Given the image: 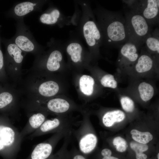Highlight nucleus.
Listing matches in <instances>:
<instances>
[{"instance_id":"aec40b11","label":"nucleus","mask_w":159,"mask_h":159,"mask_svg":"<svg viewBox=\"0 0 159 159\" xmlns=\"http://www.w3.org/2000/svg\"><path fill=\"white\" fill-rule=\"evenodd\" d=\"M144 44L145 49L148 51L159 54V38L158 29L153 31L146 38Z\"/></svg>"},{"instance_id":"473e14b6","label":"nucleus","mask_w":159,"mask_h":159,"mask_svg":"<svg viewBox=\"0 0 159 159\" xmlns=\"http://www.w3.org/2000/svg\"><path fill=\"white\" fill-rule=\"evenodd\" d=\"M3 86H2L1 84H0V91L2 89Z\"/></svg>"},{"instance_id":"2eb2a0df","label":"nucleus","mask_w":159,"mask_h":159,"mask_svg":"<svg viewBox=\"0 0 159 159\" xmlns=\"http://www.w3.org/2000/svg\"><path fill=\"white\" fill-rule=\"evenodd\" d=\"M140 48L138 45L132 42H126L120 48V53L121 61L134 63L138 58V51Z\"/></svg>"},{"instance_id":"7c9ffc66","label":"nucleus","mask_w":159,"mask_h":159,"mask_svg":"<svg viewBox=\"0 0 159 159\" xmlns=\"http://www.w3.org/2000/svg\"><path fill=\"white\" fill-rule=\"evenodd\" d=\"M72 159H86L84 156L80 154H77L74 155Z\"/></svg>"},{"instance_id":"a211bd4d","label":"nucleus","mask_w":159,"mask_h":159,"mask_svg":"<svg viewBox=\"0 0 159 159\" xmlns=\"http://www.w3.org/2000/svg\"><path fill=\"white\" fill-rule=\"evenodd\" d=\"M67 53L70 56L72 61L74 62H81L83 51L82 45L78 42L73 41L67 45Z\"/></svg>"},{"instance_id":"c756f323","label":"nucleus","mask_w":159,"mask_h":159,"mask_svg":"<svg viewBox=\"0 0 159 159\" xmlns=\"http://www.w3.org/2000/svg\"><path fill=\"white\" fill-rule=\"evenodd\" d=\"M63 147L62 146L60 150L54 156L52 157H51V159H59L60 156V155L63 150ZM48 159H49V158Z\"/></svg>"},{"instance_id":"a878e982","label":"nucleus","mask_w":159,"mask_h":159,"mask_svg":"<svg viewBox=\"0 0 159 159\" xmlns=\"http://www.w3.org/2000/svg\"><path fill=\"white\" fill-rule=\"evenodd\" d=\"M101 84L105 87L115 88L117 82L114 76L111 74H107L103 76L101 80Z\"/></svg>"},{"instance_id":"9b49d317","label":"nucleus","mask_w":159,"mask_h":159,"mask_svg":"<svg viewBox=\"0 0 159 159\" xmlns=\"http://www.w3.org/2000/svg\"><path fill=\"white\" fill-rule=\"evenodd\" d=\"M90 14L83 23L82 30L85 41L90 48L98 50L102 44V37L97 22Z\"/></svg>"},{"instance_id":"39448f33","label":"nucleus","mask_w":159,"mask_h":159,"mask_svg":"<svg viewBox=\"0 0 159 159\" xmlns=\"http://www.w3.org/2000/svg\"><path fill=\"white\" fill-rule=\"evenodd\" d=\"M22 140L20 132L10 122L0 124V152L7 151L10 159H16Z\"/></svg>"},{"instance_id":"1a4fd4ad","label":"nucleus","mask_w":159,"mask_h":159,"mask_svg":"<svg viewBox=\"0 0 159 159\" xmlns=\"http://www.w3.org/2000/svg\"><path fill=\"white\" fill-rule=\"evenodd\" d=\"M75 123L72 120L63 117L47 119L37 130L29 135L27 138L32 140L49 133L71 132L72 127Z\"/></svg>"},{"instance_id":"c85d7f7f","label":"nucleus","mask_w":159,"mask_h":159,"mask_svg":"<svg viewBox=\"0 0 159 159\" xmlns=\"http://www.w3.org/2000/svg\"><path fill=\"white\" fill-rule=\"evenodd\" d=\"M101 154L103 157L111 156L112 152L111 150L108 148H104L101 152Z\"/></svg>"},{"instance_id":"dca6fc26","label":"nucleus","mask_w":159,"mask_h":159,"mask_svg":"<svg viewBox=\"0 0 159 159\" xmlns=\"http://www.w3.org/2000/svg\"><path fill=\"white\" fill-rule=\"evenodd\" d=\"M49 8L39 16V21L43 24L50 25L58 24L61 17L60 11L53 6Z\"/></svg>"},{"instance_id":"4be33fe9","label":"nucleus","mask_w":159,"mask_h":159,"mask_svg":"<svg viewBox=\"0 0 159 159\" xmlns=\"http://www.w3.org/2000/svg\"><path fill=\"white\" fill-rule=\"evenodd\" d=\"M138 89L141 99L144 101H147L151 99L154 93L153 86L149 84L143 82L140 84Z\"/></svg>"},{"instance_id":"72a5a7b5","label":"nucleus","mask_w":159,"mask_h":159,"mask_svg":"<svg viewBox=\"0 0 159 159\" xmlns=\"http://www.w3.org/2000/svg\"><path fill=\"white\" fill-rule=\"evenodd\" d=\"M159 153H158V159H159Z\"/></svg>"},{"instance_id":"20e7f679","label":"nucleus","mask_w":159,"mask_h":159,"mask_svg":"<svg viewBox=\"0 0 159 159\" xmlns=\"http://www.w3.org/2000/svg\"><path fill=\"white\" fill-rule=\"evenodd\" d=\"M15 35L11 39L15 44L26 54L31 53L36 57L44 50L42 46L35 40L29 27L25 24L24 19L17 20Z\"/></svg>"},{"instance_id":"5701e85b","label":"nucleus","mask_w":159,"mask_h":159,"mask_svg":"<svg viewBox=\"0 0 159 159\" xmlns=\"http://www.w3.org/2000/svg\"><path fill=\"white\" fill-rule=\"evenodd\" d=\"M130 134L135 141L141 143L146 144L153 139L152 135L148 132H142L132 129L130 131Z\"/></svg>"},{"instance_id":"f3484780","label":"nucleus","mask_w":159,"mask_h":159,"mask_svg":"<svg viewBox=\"0 0 159 159\" xmlns=\"http://www.w3.org/2000/svg\"><path fill=\"white\" fill-rule=\"evenodd\" d=\"M125 117V114L122 111L120 110H115L105 113L102 117V121L105 126L110 127L115 122L123 121Z\"/></svg>"},{"instance_id":"f03ea898","label":"nucleus","mask_w":159,"mask_h":159,"mask_svg":"<svg viewBox=\"0 0 159 159\" xmlns=\"http://www.w3.org/2000/svg\"><path fill=\"white\" fill-rule=\"evenodd\" d=\"M5 47L4 55L5 70L9 79L13 85H18L22 80L23 72L22 67L26 53L22 51L11 39H1Z\"/></svg>"},{"instance_id":"bb28decb","label":"nucleus","mask_w":159,"mask_h":159,"mask_svg":"<svg viewBox=\"0 0 159 159\" xmlns=\"http://www.w3.org/2000/svg\"><path fill=\"white\" fill-rule=\"evenodd\" d=\"M120 103L123 109L128 112H132L134 109V104L133 101L129 97L123 96L120 99Z\"/></svg>"},{"instance_id":"7ed1b4c3","label":"nucleus","mask_w":159,"mask_h":159,"mask_svg":"<svg viewBox=\"0 0 159 159\" xmlns=\"http://www.w3.org/2000/svg\"><path fill=\"white\" fill-rule=\"evenodd\" d=\"M124 12L128 42H132L140 48L146 38L153 31L152 26L137 11L128 7Z\"/></svg>"},{"instance_id":"0eeeda50","label":"nucleus","mask_w":159,"mask_h":159,"mask_svg":"<svg viewBox=\"0 0 159 159\" xmlns=\"http://www.w3.org/2000/svg\"><path fill=\"white\" fill-rule=\"evenodd\" d=\"M84 117L79 127L76 129H72L71 133L77 139L80 151L87 154L96 148L97 138L93 131L89 119L87 117Z\"/></svg>"},{"instance_id":"f8f14e48","label":"nucleus","mask_w":159,"mask_h":159,"mask_svg":"<svg viewBox=\"0 0 159 159\" xmlns=\"http://www.w3.org/2000/svg\"><path fill=\"white\" fill-rule=\"evenodd\" d=\"M70 132L54 133L44 141L37 145L27 159H48L59 141Z\"/></svg>"},{"instance_id":"4468645a","label":"nucleus","mask_w":159,"mask_h":159,"mask_svg":"<svg viewBox=\"0 0 159 159\" xmlns=\"http://www.w3.org/2000/svg\"><path fill=\"white\" fill-rule=\"evenodd\" d=\"M28 120L26 124L20 132V135L23 139L37 130L47 119L48 112L42 110H36L26 112Z\"/></svg>"},{"instance_id":"2f4dec72","label":"nucleus","mask_w":159,"mask_h":159,"mask_svg":"<svg viewBox=\"0 0 159 159\" xmlns=\"http://www.w3.org/2000/svg\"><path fill=\"white\" fill-rule=\"evenodd\" d=\"M102 159H119L118 158L111 156L103 157Z\"/></svg>"},{"instance_id":"f257e3e1","label":"nucleus","mask_w":159,"mask_h":159,"mask_svg":"<svg viewBox=\"0 0 159 159\" xmlns=\"http://www.w3.org/2000/svg\"><path fill=\"white\" fill-rule=\"evenodd\" d=\"M102 37V44L120 48L128 42L124 16L120 11L98 8L95 13Z\"/></svg>"},{"instance_id":"412c9836","label":"nucleus","mask_w":159,"mask_h":159,"mask_svg":"<svg viewBox=\"0 0 159 159\" xmlns=\"http://www.w3.org/2000/svg\"><path fill=\"white\" fill-rule=\"evenodd\" d=\"M94 84V80L92 77L84 75L81 77L79 80L80 90L84 94L90 95L93 92Z\"/></svg>"},{"instance_id":"cd10ccee","label":"nucleus","mask_w":159,"mask_h":159,"mask_svg":"<svg viewBox=\"0 0 159 159\" xmlns=\"http://www.w3.org/2000/svg\"><path fill=\"white\" fill-rule=\"evenodd\" d=\"M113 144L115 146L117 150L120 152L125 151L127 147L126 141L120 136L117 137L114 139Z\"/></svg>"},{"instance_id":"6ab92c4d","label":"nucleus","mask_w":159,"mask_h":159,"mask_svg":"<svg viewBox=\"0 0 159 159\" xmlns=\"http://www.w3.org/2000/svg\"><path fill=\"white\" fill-rule=\"evenodd\" d=\"M154 61L152 57L145 53L142 54L137 60L135 69L139 73H143L150 70L153 67Z\"/></svg>"},{"instance_id":"9d476101","label":"nucleus","mask_w":159,"mask_h":159,"mask_svg":"<svg viewBox=\"0 0 159 159\" xmlns=\"http://www.w3.org/2000/svg\"><path fill=\"white\" fill-rule=\"evenodd\" d=\"M22 94L12 85L6 84L0 91V111H6L14 116L21 106Z\"/></svg>"},{"instance_id":"393cba45","label":"nucleus","mask_w":159,"mask_h":159,"mask_svg":"<svg viewBox=\"0 0 159 159\" xmlns=\"http://www.w3.org/2000/svg\"><path fill=\"white\" fill-rule=\"evenodd\" d=\"M1 39L0 36V82L6 83L9 78L5 69L4 55L1 48Z\"/></svg>"},{"instance_id":"b1692460","label":"nucleus","mask_w":159,"mask_h":159,"mask_svg":"<svg viewBox=\"0 0 159 159\" xmlns=\"http://www.w3.org/2000/svg\"><path fill=\"white\" fill-rule=\"evenodd\" d=\"M130 146L131 149L136 153V159L147 158V155L143 152L146 151L148 149V145L134 141L130 143Z\"/></svg>"},{"instance_id":"6e6552de","label":"nucleus","mask_w":159,"mask_h":159,"mask_svg":"<svg viewBox=\"0 0 159 159\" xmlns=\"http://www.w3.org/2000/svg\"><path fill=\"white\" fill-rule=\"evenodd\" d=\"M128 7L137 11L152 26L159 22V0L125 1Z\"/></svg>"},{"instance_id":"423d86ee","label":"nucleus","mask_w":159,"mask_h":159,"mask_svg":"<svg viewBox=\"0 0 159 159\" xmlns=\"http://www.w3.org/2000/svg\"><path fill=\"white\" fill-rule=\"evenodd\" d=\"M47 45L49 49L46 54L41 53L35 57L33 65L29 70L39 71L45 68L49 72H54L59 69L62 55L58 48V44L52 39Z\"/></svg>"},{"instance_id":"ddd939ff","label":"nucleus","mask_w":159,"mask_h":159,"mask_svg":"<svg viewBox=\"0 0 159 159\" xmlns=\"http://www.w3.org/2000/svg\"><path fill=\"white\" fill-rule=\"evenodd\" d=\"M46 0H31L24 1L14 4L6 12L7 17L12 18L16 20L24 19V17L31 12L42 11Z\"/></svg>"}]
</instances>
